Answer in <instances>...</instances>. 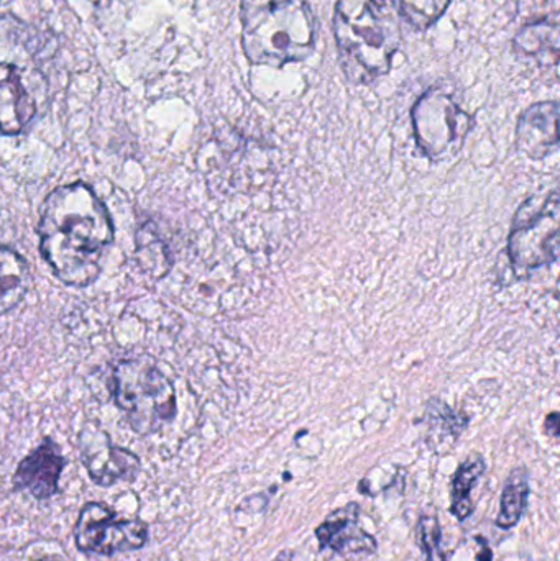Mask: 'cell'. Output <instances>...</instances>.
Returning a JSON list of instances; mask_svg holds the SVG:
<instances>
[{"label": "cell", "mask_w": 560, "mask_h": 561, "mask_svg": "<svg viewBox=\"0 0 560 561\" xmlns=\"http://www.w3.org/2000/svg\"><path fill=\"white\" fill-rule=\"evenodd\" d=\"M39 255L69 287L99 279L102 260L115 240L114 220L104 201L84 181L55 187L39 207Z\"/></svg>", "instance_id": "1"}, {"label": "cell", "mask_w": 560, "mask_h": 561, "mask_svg": "<svg viewBox=\"0 0 560 561\" xmlns=\"http://www.w3.org/2000/svg\"><path fill=\"white\" fill-rule=\"evenodd\" d=\"M401 19L418 30L430 28L449 7L450 0H384Z\"/></svg>", "instance_id": "18"}, {"label": "cell", "mask_w": 560, "mask_h": 561, "mask_svg": "<svg viewBox=\"0 0 560 561\" xmlns=\"http://www.w3.org/2000/svg\"><path fill=\"white\" fill-rule=\"evenodd\" d=\"M358 519H361V506L355 503L329 514L328 519L316 529L319 549H332L338 553H365V556L377 552V540L358 526Z\"/></svg>", "instance_id": "11"}, {"label": "cell", "mask_w": 560, "mask_h": 561, "mask_svg": "<svg viewBox=\"0 0 560 561\" xmlns=\"http://www.w3.org/2000/svg\"><path fill=\"white\" fill-rule=\"evenodd\" d=\"M335 42L351 81L368 84L387 75L401 45L397 13L384 0H339Z\"/></svg>", "instance_id": "3"}, {"label": "cell", "mask_w": 560, "mask_h": 561, "mask_svg": "<svg viewBox=\"0 0 560 561\" xmlns=\"http://www.w3.org/2000/svg\"><path fill=\"white\" fill-rule=\"evenodd\" d=\"M58 51L52 32L13 13L0 15V134H23L52 95L46 65Z\"/></svg>", "instance_id": "2"}, {"label": "cell", "mask_w": 560, "mask_h": 561, "mask_svg": "<svg viewBox=\"0 0 560 561\" xmlns=\"http://www.w3.org/2000/svg\"><path fill=\"white\" fill-rule=\"evenodd\" d=\"M559 253V193L552 191L541 204L528 201L518 210L508 240V255L516 273L551 265Z\"/></svg>", "instance_id": "6"}, {"label": "cell", "mask_w": 560, "mask_h": 561, "mask_svg": "<svg viewBox=\"0 0 560 561\" xmlns=\"http://www.w3.org/2000/svg\"><path fill=\"white\" fill-rule=\"evenodd\" d=\"M546 431H548L549 435L552 437H558L559 435V415L551 414L548 419H546Z\"/></svg>", "instance_id": "22"}, {"label": "cell", "mask_w": 560, "mask_h": 561, "mask_svg": "<svg viewBox=\"0 0 560 561\" xmlns=\"http://www.w3.org/2000/svg\"><path fill=\"white\" fill-rule=\"evenodd\" d=\"M68 460L52 437H45L16 467L12 488L38 501L52 500L59 493V478Z\"/></svg>", "instance_id": "10"}, {"label": "cell", "mask_w": 560, "mask_h": 561, "mask_svg": "<svg viewBox=\"0 0 560 561\" xmlns=\"http://www.w3.org/2000/svg\"><path fill=\"white\" fill-rule=\"evenodd\" d=\"M135 262L151 279L164 278L173 268V255L158 232L157 224L147 220L135 233Z\"/></svg>", "instance_id": "14"}, {"label": "cell", "mask_w": 560, "mask_h": 561, "mask_svg": "<svg viewBox=\"0 0 560 561\" xmlns=\"http://www.w3.org/2000/svg\"><path fill=\"white\" fill-rule=\"evenodd\" d=\"M150 529L138 517H124L105 503L91 501L79 511L75 526L76 549L92 556L112 557L144 549Z\"/></svg>", "instance_id": "8"}, {"label": "cell", "mask_w": 560, "mask_h": 561, "mask_svg": "<svg viewBox=\"0 0 560 561\" xmlns=\"http://www.w3.org/2000/svg\"><path fill=\"white\" fill-rule=\"evenodd\" d=\"M476 542L480 546L479 553H477V561H493V552L492 549H490L489 542L480 536L476 537Z\"/></svg>", "instance_id": "21"}, {"label": "cell", "mask_w": 560, "mask_h": 561, "mask_svg": "<svg viewBox=\"0 0 560 561\" xmlns=\"http://www.w3.org/2000/svg\"><path fill=\"white\" fill-rule=\"evenodd\" d=\"M28 287V262L12 247L0 243V317L20 306Z\"/></svg>", "instance_id": "13"}, {"label": "cell", "mask_w": 560, "mask_h": 561, "mask_svg": "<svg viewBox=\"0 0 560 561\" xmlns=\"http://www.w3.org/2000/svg\"><path fill=\"white\" fill-rule=\"evenodd\" d=\"M411 115L418 147L433 160L457 153L472 128V117L443 88L424 92Z\"/></svg>", "instance_id": "7"}, {"label": "cell", "mask_w": 560, "mask_h": 561, "mask_svg": "<svg viewBox=\"0 0 560 561\" xmlns=\"http://www.w3.org/2000/svg\"><path fill=\"white\" fill-rule=\"evenodd\" d=\"M315 35L306 0H242V46L252 65L305 61L315 51Z\"/></svg>", "instance_id": "4"}, {"label": "cell", "mask_w": 560, "mask_h": 561, "mask_svg": "<svg viewBox=\"0 0 560 561\" xmlns=\"http://www.w3.org/2000/svg\"><path fill=\"white\" fill-rule=\"evenodd\" d=\"M487 465L483 457L473 455L467 458L453 478V504L450 513L459 520L469 519L473 513L472 491L485 474Z\"/></svg>", "instance_id": "16"}, {"label": "cell", "mask_w": 560, "mask_h": 561, "mask_svg": "<svg viewBox=\"0 0 560 561\" xmlns=\"http://www.w3.org/2000/svg\"><path fill=\"white\" fill-rule=\"evenodd\" d=\"M529 474L525 468H516L503 488L502 501H500V514L496 517V526L500 529H513L522 520L529 500Z\"/></svg>", "instance_id": "17"}, {"label": "cell", "mask_w": 560, "mask_h": 561, "mask_svg": "<svg viewBox=\"0 0 560 561\" xmlns=\"http://www.w3.org/2000/svg\"><path fill=\"white\" fill-rule=\"evenodd\" d=\"M421 546L426 553V561H447L441 549L443 529L439 519L434 514H423L420 519Z\"/></svg>", "instance_id": "20"}, {"label": "cell", "mask_w": 560, "mask_h": 561, "mask_svg": "<svg viewBox=\"0 0 560 561\" xmlns=\"http://www.w3.org/2000/svg\"><path fill=\"white\" fill-rule=\"evenodd\" d=\"M79 458L92 483L101 488L134 483L141 471L138 455L115 445L111 435L92 422L79 432Z\"/></svg>", "instance_id": "9"}, {"label": "cell", "mask_w": 560, "mask_h": 561, "mask_svg": "<svg viewBox=\"0 0 560 561\" xmlns=\"http://www.w3.org/2000/svg\"><path fill=\"white\" fill-rule=\"evenodd\" d=\"M436 405L437 408H434V404H431L427 409V422H430L431 432L437 435L443 434L444 437L446 435L453 438L459 437L466 428V419H459V415L450 411L446 404L436 402Z\"/></svg>", "instance_id": "19"}, {"label": "cell", "mask_w": 560, "mask_h": 561, "mask_svg": "<svg viewBox=\"0 0 560 561\" xmlns=\"http://www.w3.org/2000/svg\"><path fill=\"white\" fill-rule=\"evenodd\" d=\"M112 399L140 437L157 434L176 417L173 382L148 356L122 359L115 365Z\"/></svg>", "instance_id": "5"}, {"label": "cell", "mask_w": 560, "mask_h": 561, "mask_svg": "<svg viewBox=\"0 0 560 561\" xmlns=\"http://www.w3.org/2000/svg\"><path fill=\"white\" fill-rule=\"evenodd\" d=\"M42 561H45V560H42Z\"/></svg>", "instance_id": "23"}, {"label": "cell", "mask_w": 560, "mask_h": 561, "mask_svg": "<svg viewBox=\"0 0 560 561\" xmlns=\"http://www.w3.org/2000/svg\"><path fill=\"white\" fill-rule=\"evenodd\" d=\"M515 46L518 51L528 56H536L539 61L548 65H558L559 58V25L558 22H541L526 25L516 35Z\"/></svg>", "instance_id": "15"}, {"label": "cell", "mask_w": 560, "mask_h": 561, "mask_svg": "<svg viewBox=\"0 0 560 561\" xmlns=\"http://www.w3.org/2000/svg\"><path fill=\"white\" fill-rule=\"evenodd\" d=\"M558 102H539L519 117L516 144L533 160H542L558 148Z\"/></svg>", "instance_id": "12"}]
</instances>
